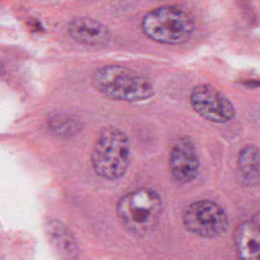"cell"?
Masks as SVG:
<instances>
[{
  "label": "cell",
  "instance_id": "1",
  "mask_svg": "<svg viewBox=\"0 0 260 260\" xmlns=\"http://www.w3.org/2000/svg\"><path fill=\"white\" fill-rule=\"evenodd\" d=\"M162 211L160 195L150 188H139L123 195L117 202V217L131 235L145 236L157 225Z\"/></svg>",
  "mask_w": 260,
  "mask_h": 260
},
{
  "label": "cell",
  "instance_id": "2",
  "mask_svg": "<svg viewBox=\"0 0 260 260\" xmlns=\"http://www.w3.org/2000/svg\"><path fill=\"white\" fill-rule=\"evenodd\" d=\"M131 146L127 134L115 126L104 127L93 144L91 166L96 175L116 180L123 177L130 166Z\"/></svg>",
  "mask_w": 260,
  "mask_h": 260
},
{
  "label": "cell",
  "instance_id": "3",
  "mask_svg": "<svg viewBox=\"0 0 260 260\" xmlns=\"http://www.w3.org/2000/svg\"><path fill=\"white\" fill-rule=\"evenodd\" d=\"M93 84L105 96L115 101L138 102L154 94L152 84L142 75L122 65H105L93 73Z\"/></svg>",
  "mask_w": 260,
  "mask_h": 260
},
{
  "label": "cell",
  "instance_id": "4",
  "mask_svg": "<svg viewBox=\"0 0 260 260\" xmlns=\"http://www.w3.org/2000/svg\"><path fill=\"white\" fill-rule=\"evenodd\" d=\"M192 16L176 6L156 7L141 21L144 35L160 44L179 45L187 42L194 31Z\"/></svg>",
  "mask_w": 260,
  "mask_h": 260
},
{
  "label": "cell",
  "instance_id": "5",
  "mask_svg": "<svg viewBox=\"0 0 260 260\" xmlns=\"http://www.w3.org/2000/svg\"><path fill=\"white\" fill-rule=\"evenodd\" d=\"M182 218L186 230L201 238L220 237L229 228V217L224 209L209 199L189 204L184 210Z\"/></svg>",
  "mask_w": 260,
  "mask_h": 260
},
{
  "label": "cell",
  "instance_id": "6",
  "mask_svg": "<svg viewBox=\"0 0 260 260\" xmlns=\"http://www.w3.org/2000/svg\"><path fill=\"white\" fill-rule=\"evenodd\" d=\"M192 109L202 118L213 123H226L236 114L231 101L214 86L201 83L190 93Z\"/></svg>",
  "mask_w": 260,
  "mask_h": 260
},
{
  "label": "cell",
  "instance_id": "7",
  "mask_svg": "<svg viewBox=\"0 0 260 260\" xmlns=\"http://www.w3.org/2000/svg\"><path fill=\"white\" fill-rule=\"evenodd\" d=\"M169 166L173 179L180 184L189 183L197 177L200 162L195 145L189 137L176 141L170 152Z\"/></svg>",
  "mask_w": 260,
  "mask_h": 260
},
{
  "label": "cell",
  "instance_id": "8",
  "mask_svg": "<svg viewBox=\"0 0 260 260\" xmlns=\"http://www.w3.org/2000/svg\"><path fill=\"white\" fill-rule=\"evenodd\" d=\"M68 32L74 41L88 46H103L111 39L110 29L101 21L88 16L73 18L69 23Z\"/></svg>",
  "mask_w": 260,
  "mask_h": 260
},
{
  "label": "cell",
  "instance_id": "9",
  "mask_svg": "<svg viewBox=\"0 0 260 260\" xmlns=\"http://www.w3.org/2000/svg\"><path fill=\"white\" fill-rule=\"evenodd\" d=\"M236 251L240 260H255L260 256V225L243 222L236 234Z\"/></svg>",
  "mask_w": 260,
  "mask_h": 260
},
{
  "label": "cell",
  "instance_id": "10",
  "mask_svg": "<svg viewBox=\"0 0 260 260\" xmlns=\"http://www.w3.org/2000/svg\"><path fill=\"white\" fill-rule=\"evenodd\" d=\"M238 171L246 186L260 184V150L254 145H246L239 152Z\"/></svg>",
  "mask_w": 260,
  "mask_h": 260
},
{
  "label": "cell",
  "instance_id": "11",
  "mask_svg": "<svg viewBox=\"0 0 260 260\" xmlns=\"http://www.w3.org/2000/svg\"><path fill=\"white\" fill-rule=\"evenodd\" d=\"M46 230L48 238L55 250L66 258L76 257L77 247L74 239L62 222L51 220L47 224Z\"/></svg>",
  "mask_w": 260,
  "mask_h": 260
},
{
  "label": "cell",
  "instance_id": "12",
  "mask_svg": "<svg viewBox=\"0 0 260 260\" xmlns=\"http://www.w3.org/2000/svg\"><path fill=\"white\" fill-rule=\"evenodd\" d=\"M48 124L51 132L59 137H70L74 135L81 127L78 119L65 115L52 117Z\"/></svg>",
  "mask_w": 260,
  "mask_h": 260
},
{
  "label": "cell",
  "instance_id": "13",
  "mask_svg": "<svg viewBox=\"0 0 260 260\" xmlns=\"http://www.w3.org/2000/svg\"><path fill=\"white\" fill-rule=\"evenodd\" d=\"M255 260H260V256H259V257H258V258H256V259H255Z\"/></svg>",
  "mask_w": 260,
  "mask_h": 260
}]
</instances>
